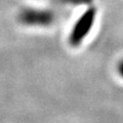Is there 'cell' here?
Returning a JSON list of instances; mask_svg holds the SVG:
<instances>
[{"label": "cell", "instance_id": "obj_1", "mask_svg": "<svg viewBox=\"0 0 123 123\" xmlns=\"http://www.w3.org/2000/svg\"><path fill=\"white\" fill-rule=\"evenodd\" d=\"M18 21L26 26L49 27L55 21V14L48 9H37L27 7L20 11Z\"/></svg>", "mask_w": 123, "mask_h": 123}, {"label": "cell", "instance_id": "obj_2", "mask_svg": "<svg viewBox=\"0 0 123 123\" xmlns=\"http://www.w3.org/2000/svg\"><path fill=\"white\" fill-rule=\"evenodd\" d=\"M95 15H97L95 7H90L78 18V21L76 22L71 31L70 37H69V41L72 46H78L81 44V42L88 35L89 31L93 26Z\"/></svg>", "mask_w": 123, "mask_h": 123}, {"label": "cell", "instance_id": "obj_3", "mask_svg": "<svg viewBox=\"0 0 123 123\" xmlns=\"http://www.w3.org/2000/svg\"><path fill=\"white\" fill-rule=\"evenodd\" d=\"M118 72L121 75V77H123V61H121L118 65Z\"/></svg>", "mask_w": 123, "mask_h": 123}]
</instances>
